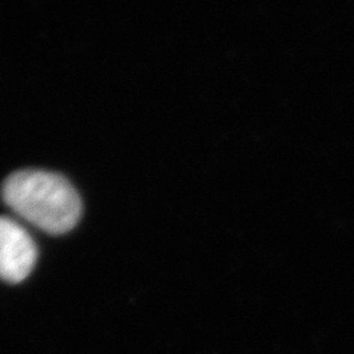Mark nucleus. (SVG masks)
<instances>
[{
    "instance_id": "nucleus-1",
    "label": "nucleus",
    "mask_w": 354,
    "mask_h": 354,
    "mask_svg": "<svg viewBox=\"0 0 354 354\" xmlns=\"http://www.w3.org/2000/svg\"><path fill=\"white\" fill-rule=\"evenodd\" d=\"M5 204L31 225L52 235L79 223L82 199L64 176L44 170H21L3 182Z\"/></svg>"
},
{
    "instance_id": "nucleus-2",
    "label": "nucleus",
    "mask_w": 354,
    "mask_h": 354,
    "mask_svg": "<svg viewBox=\"0 0 354 354\" xmlns=\"http://www.w3.org/2000/svg\"><path fill=\"white\" fill-rule=\"evenodd\" d=\"M36 260L37 247L28 230L14 218L0 217V279L22 282L35 269Z\"/></svg>"
}]
</instances>
